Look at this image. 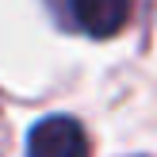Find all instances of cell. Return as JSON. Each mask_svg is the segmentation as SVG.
I'll return each instance as SVG.
<instances>
[{
  "label": "cell",
  "instance_id": "obj_2",
  "mask_svg": "<svg viewBox=\"0 0 157 157\" xmlns=\"http://www.w3.org/2000/svg\"><path fill=\"white\" fill-rule=\"evenodd\" d=\"M69 12L84 35L107 38L115 31H123V23L130 15V0H69Z\"/></svg>",
  "mask_w": 157,
  "mask_h": 157
},
{
  "label": "cell",
  "instance_id": "obj_1",
  "mask_svg": "<svg viewBox=\"0 0 157 157\" xmlns=\"http://www.w3.org/2000/svg\"><path fill=\"white\" fill-rule=\"evenodd\" d=\"M27 157H88V138L69 115L42 119L27 138Z\"/></svg>",
  "mask_w": 157,
  "mask_h": 157
}]
</instances>
